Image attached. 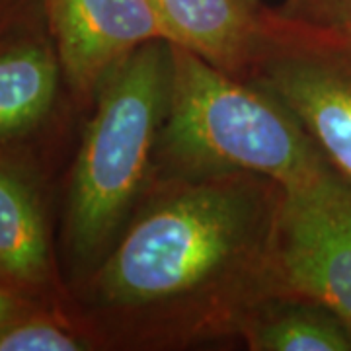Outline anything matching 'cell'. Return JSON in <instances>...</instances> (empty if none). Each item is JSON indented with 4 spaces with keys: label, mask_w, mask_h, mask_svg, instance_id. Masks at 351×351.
I'll list each match as a JSON object with an SVG mask.
<instances>
[{
    "label": "cell",
    "mask_w": 351,
    "mask_h": 351,
    "mask_svg": "<svg viewBox=\"0 0 351 351\" xmlns=\"http://www.w3.org/2000/svg\"><path fill=\"white\" fill-rule=\"evenodd\" d=\"M283 188L256 174L154 176L66 308L98 350L168 351L237 338L276 291Z\"/></svg>",
    "instance_id": "obj_1"
},
{
    "label": "cell",
    "mask_w": 351,
    "mask_h": 351,
    "mask_svg": "<svg viewBox=\"0 0 351 351\" xmlns=\"http://www.w3.org/2000/svg\"><path fill=\"white\" fill-rule=\"evenodd\" d=\"M170 53L154 176L256 174L291 191L336 174L271 94L182 45Z\"/></svg>",
    "instance_id": "obj_2"
},
{
    "label": "cell",
    "mask_w": 351,
    "mask_h": 351,
    "mask_svg": "<svg viewBox=\"0 0 351 351\" xmlns=\"http://www.w3.org/2000/svg\"><path fill=\"white\" fill-rule=\"evenodd\" d=\"M170 66V41L141 45L108 75L88 110L64 203L71 285L100 263L151 186Z\"/></svg>",
    "instance_id": "obj_3"
},
{
    "label": "cell",
    "mask_w": 351,
    "mask_h": 351,
    "mask_svg": "<svg viewBox=\"0 0 351 351\" xmlns=\"http://www.w3.org/2000/svg\"><path fill=\"white\" fill-rule=\"evenodd\" d=\"M246 78L287 110L328 166L351 184V38L263 14Z\"/></svg>",
    "instance_id": "obj_4"
},
{
    "label": "cell",
    "mask_w": 351,
    "mask_h": 351,
    "mask_svg": "<svg viewBox=\"0 0 351 351\" xmlns=\"http://www.w3.org/2000/svg\"><path fill=\"white\" fill-rule=\"evenodd\" d=\"M274 267L277 289L313 297L351 328V184L330 174L283 189Z\"/></svg>",
    "instance_id": "obj_5"
},
{
    "label": "cell",
    "mask_w": 351,
    "mask_h": 351,
    "mask_svg": "<svg viewBox=\"0 0 351 351\" xmlns=\"http://www.w3.org/2000/svg\"><path fill=\"white\" fill-rule=\"evenodd\" d=\"M41 4L76 110H90L104 80L133 51L166 39L151 0H41Z\"/></svg>",
    "instance_id": "obj_6"
},
{
    "label": "cell",
    "mask_w": 351,
    "mask_h": 351,
    "mask_svg": "<svg viewBox=\"0 0 351 351\" xmlns=\"http://www.w3.org/2000/svg\"><path fill=\"white\" fill-rule=\"evenodd\" d=\"M63 98L71 94L39 0L0 38V147L43 131Z\"/></svg>",
    "instance_id": "obj_7"
},
{
    "label": "cell",
    "mask_w": 351,
    "mask_h": 351,
    "mask_svg": "<svg viewBox=\"0 0 351 351\" xmlns=\"http://www.w3.org/2000/svg\"><path fill=\"white\" fill-rule=\"evenodd\" d=\"M0 283L32 301L66 306L51 228L32 172L0 156Z\"/></svg>",
    "instance_id": "obj_8"
},
{
    "label": "cell",
    "mask_w": 351,
    "mask_h": 351,
    "mask_svg": "<svg viewBox=\"0 0 351 351\" xmlns=\"http://www.w3.org/2000/svg\"><path fill=\"white\" fill-rule=\"evenodd\" d=\"M166 39L207 63L242 76L267 6L260 0H151Z\"/></svg>",
    "instance_id": "obj_9"
},
{
    "label": "cell",
    "mask_w": 351,
    "mask_h": 351,
    "mask_svg": "<svg viewBox=\"0 0 351 351\" xmlns=\"http://www.w3.org/2000/svg\"><path fill=\"white\" fill-rule=\"evenodd\" d=\"M239 339L252 351H351V328L326 304L276 289L246 313Z\"/></svg>",
    "instance_id": "obj_10"
},
{
    "label": "cell",
    "mask_w": 351,
    "mask_h": 351,
    "mask_svg": "<svg viewBox=\"0 0 351 351\" xmlns=\"http://www.w3.org/2000/svg\"><path fill=\"white\" fill-rule=\"evenodd\" d=\"M94 338L66 306H41L0 328V351H92Z\"/></svg>",
    "instance_id": "obj_11"
},
{
    "label": "cell",
    "mask_w": 351,
    "mask_h": 351,
    "mask_svg": "<svg viewBox=\"0 0 351 351\" xmlns=\"http://www.w3.org/2000/svg\"><path fill=\"white\" fill-rule=\"evenodd\" d=\"M277 10L289 20L351 38V0H285Z\"/></svg>",
    "instance_id": "obj_12"
},
{
    "label": "cell",
    "mask_w": 351,
    "mask_h": 351,
    "mask_svg": "<svg viewBox=\"0 0 351 351\" xmlns=\"http://www.w3.org/2000/svg\"><path fill=\"white\" fill-rule=\"evenodd\" d=\"M41 306H51V304L32 301V299H27L24 295H20V293H16L10 287L0 283V328L12 322L14 318L32 313L36 308H41Z\"/></svg>",
    "instance_id": "obj_13"
},
{
    "label": "cell",
    "mask_w": 351,
    "mask_h": 351,
    "mask_svg": "<svg viewBox=\"0 0 351 351\" xmlns=\"http://www.w3.org/2000/svg\"><path fill=\"white\" fill-rule=\"evenodd\" d=\"M38 2L39 0H0V38Z\"/></svg>",
    "instance_id": "obj_14"
}]
</instances>
